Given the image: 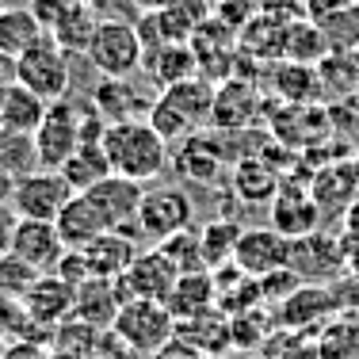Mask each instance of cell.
I'll return each mask as SVG.
<instances>
[{"label": "cell", "instance_id": "6da1fadb", "mask_svg": "<svg viewBox=\"0 0 359 359\" xmlns=\"http://www.w3.org/2000/svg\"><path fill=\"white\" fill-rule=\"evenodd\" d=\"M104 153L111 172L130 176L138 184H153L165 176L168 161H172V145L157 134L149 118H126V123H111L104 130Z\"/></svg>", "mask_w": 359, "mask_h": 359}, {"label": "cell", "instance_id": "7a4b0ae2", "mask_svg": "<svg viewBox=\"0 0 359 359\" xmlns=\"http://www.w3.org/2000/svg\"><path fill=\"white\" fill-rule=\"evenodd\" d=\"M145 118L157 126V134L168 145H180L191 134L207 130V123L215 118V88L199 76H187L172 88H161V96L153 100Z\"/></svg>", "mask_w": 359, "mask_h": 359}, {"label": "cell", "instance_id": "3957f363", "mask_svg": "<svg viewBox=\"0 0 359 359\" xmlns=\"http://www.w3.org/2000/svg\"><path fill=\"white\" fill-rule=\"evenodd\" d=\"M111 337L123 340L134 355H157L176 337V318L165 302L130 298V302L118 306L115 321H111Z\"/></svg>", "mask_w": 359, "mask_h": 359}, {"label": "cell", "instance_id": "277c9868", "mask_svg": "<svg viewBox=\"0 0 359 359\" xmlns=\"http://www.w3.org/2000/svg\"><path fill=\"white\" fill-rule=\"evenodd\" d=\"M84 57H88V65L100 76H134L145 62L138 23L134 20H100Z\"/></svg>", "mask_w": 359, "mask_h": 359}, {"label": "cell", "instance_id": "5b68a950", "mask_svg": "<svg viewBox=\"0 0 359 359\" xmlns=\"http://www.w3.org/2000/svg\"><path fill=\"white\" fill-rule=\"evenodd\" d=\"M195 222V203L180 184H153L145 187L142 207H138V233L149 241H165V237L191 229Z\"/></svg>", "mask_w": 359, "mask_h": 359}, {"label": "cell", "instance_id": "8992f818", "mask_svg": "<svg viewBox=\"0 0 359 359\" xmlns=\"http://www.w3.org/2000/svg\"><path fill=\"white\" fill-rule=\"evenodd\" d=\"M20 84H27L31 92H39L50 104L69 96V84H73L69 54L57 46L50 31L27 50V54H20Z\"/></svg>", "mask_w": 359, "mask_h": 359}, {"label": "cell", "instance_id": "52a82bcc", "mask_svg": "<svg viewBox=\"0 0 359 359\" xmlns=\"http://www.w3.org/2000/svg\"><path fill=\"white\" fill-rule=\"evenodd\" d=\"M73 184L62 176V168H35V172L20 176L12 187V207L20 218H39L54 222L62 207L73 199Z\"/></svg>", "mask_w": 359, "mask_h": 359}, {"label": "cell", "instance_id": "ba28073f", "mask_svg": "<svg viewBox=\"0 0 359 359\" xmlns=\"http://www.w3.org/2000/svg\"><path fill=\"white\" fill-rule=\"evenodd\" d=\"M233 268L245 271L249 279H264L271 271L290 268V237H283L276 226L241 229L233 249Z\"/></svg>", "mask_w": 359, "mask_h": 359}, {"label": "cell", "instance_id": "9c48e42d", "mask_svg": "<svg viewBox=\"0 0 359 359\" xmlns=\"http://www.w3.org/2000/svg\"><path fill=\"white\" fill-rule=\"evenodd\" d=\"M180 271L168 264V256L161 249H149V252H138L134 256V264L123 271V276L115 279L118 287V298L123 302H130V298H153V302H168V294H172Z\"/></svg>", "mask_w": 359, "mask_h": 359}, {"label": "cell", "instance_id": "30bf717a", "mask_svg": "<svg viewBox=\"0 0 359 359\" xmlns=\"http://www.w3.org/2000/svg\"><path fill=\"white\" fill-rule=\"evenodd\" d=\"M96 210L104 215L107 229H126V226H138V207H142V195H145V184L130 176H118V172H107L100 184H92L88 191Z\"/></svg>", "mask_w": 359, "mask_h": 359}, {"label": "cell", "instance_id": "8fae6325", "mask_svg": "<svg viewBox=\"0 0 359 359\" xmlns=\"http://www.w3.org/2000/svg\"><path fill=\"white\" fill-rule=\"evenodd\" d=\"M138 226H126V229H104L92 245H84V260H88L92 276L96 279H118L126 268L134 264L138 256Z\"/></svg>", "mask_w": 359, "mask_h": 359}, {"label": "cell", "instance_id": "7c38bea8", "mask_svg": "<svg viewBox=\"0 0 359 359\" xmlns=\"http://www.w3.org/2000/svg\"><path fill=\"white\" fill-rule=\"evenodd\" d=\"M12 252L23 256V260H27L31 268H39V271H54L69 249H65V241H62V233H57L54 222L20 218L15 237H12Z\"/></svg>", "mask_w": 359, "mask_h": 359}, {"label": "cell", "instance_id": "4fadbf2b", "mask_svg": "<svg viewBox=\"0 0 359 359\" xmlns=\"http://www.w3.org/2000/svg\"><path fill=\"white\" fill-rule=\"evenodd\" d=\"M92 107L111 126V123H126V118H145L153 100H142V92L130 84V76H100V84L92 88Z\"/></svg>", "mask_w": 359, "mask_h": 359}, {"label": "cell", "instance_id": "5bb4252c", "mask_svg": "<svg viewBox=\"0 0 359 359\" xmlns=\"http://www.w3.org/2000/svg\"><path fill=\"white\" fill-rule=\"evenodd\" d=\"M222 165H226V157H222L218 142L207 138L203 130L184 138L172 153V168L184 184H215L222 176Z\"/></svg>", "mask_w": 359, "mask_h": 359}, {"label": "cell", "instance_id": "9a60e30c", "mask_svg": "<svg viewBox=\"0 0 359 359\" xmlns=\"http://www.w3.org/2000/svg\"><path fill=\"white\" fill-rule=\"evenodd\" d=\"M73 302H76V290L65 283L62 276H54V271L39 276L35 283L27 287V294H23V306H27V313H31L39 325H57V321H65V318L73 313Z\"/></svg>", "mask_w": 359, "mask_h": 359}, {"label": "cell", "instance_id": "2e32d148", "mask_svg": "<svg viewBox=\"0 0 359 359\" xmlns=\"http://www.w3.org/2000/svg\"><path fill=\"white\" fill-rule=\"evenodd\" d=\"M54 226H57V233H62L65 249H84V245H92L100 233H104L107 222H104V215L96 210V203H92L88 195L76 191L62 207V215L54 218Z\"/></svg>", "mask_w": 359, "mask_h": 359}, {"label": "cell", "instance_id": "e0dca14e", "mask_svg": "<svg viewBox=\"0 0 359 359\" xmlns=\"http://www.w3.org/2000/svg\"><path fill=\"white\" fill-rule=\"evenodd\" d=\"M318 222H321V210L310 191H279L271 199V226L283 237H290V241L318 233Z\"/></svg>", "mask_w": 359, "mask_h": 359}, {"label": "cell", "instance_id": "ac0fdd59", "mask_svg": "<svg viewBox=\"0 0 359 359\" xmlns=\"http://www.w3.org/2000/svg\"><path fill=\"white\" fill-rule=\"evenodd\" d=\"M142 69L153 76L157 88H172V84L187 81V76H199V57H195L191 42H165V46L145 54Z\"/></svg>", "mask_w": 359, "mask_h": 359}, {"label": "cell", "instance_id": "d6986e66", "mask_svg": "<svg viewBox=\"0 0 359 359\" xmlns=\"http://www.w3.org/2000/svg\"><path fill=\"white\" fill-rule=\"evenodd\" d=\"M50 111V100H42L39 92H31L27 84H12L0 96V130L15 134H35Z\"/></svg>", "mask_w": 359, "mask_h": 359}, {"label": "cell", "instance_id": "ffe728a7", "mask_svg": "<svg viewBox=\"0 0 359 359\" xmlns=\"http://www.w3.org/2000/svg\"><path fill=\"white\" fill-rule=\"evenodd\" d=\"M218 298V283H215V271H187V276L176 279L172 294H168V310H172L176 321H187L195 313H207Z\"/></svg>", "mask_w": 359, "mask_h": 359}, {"label": "cell", "instance_id": "44dd1931", "mask_svg": "<svg viewBox=\"0 0 359 359\" xmlns=\"http://www.w3.org/2000/svg\"><path fill=\"white\" fill-rule=\"evenodd\" d=\"M96 27H100V12L88 4V0H76L69 12L54 23L50 35H54V42L65 50V54H84L92 35H96Z\"/></svg>", "mask_w": 359, "mask_h": 359}, {"label": "cell", "instance_id": "7402d4cb", "mask_svg": "<svg viewBox=\"0 0 359 359\" xmlns=\"http://www.w3.org/2000/svg\"><path fill=\"white\" fill-rule=\"evenodd\" d=\"M329 39L321 35L318 23L302 20H290L287 23V35H283V62H298V65H321L329 57Z\"/></svg>", "mask_w": 359, "mask_h": 359}, {"label": "cell", "instance_id": "603a6c76", "mask_svg": "<svg viewBox=\"0 0 359 359\" xmlns=\"http://www.w3.org/2000/svg\"><path fill=\"white\" fill-rule=\"evenodd\" d=\"M111 172L107 153H104V138H88L73 149V157L62 165V176L73 184V191H88L92 184H100Z\"/></svg>", "mask_w": 359, "mask_h": 359}, {"label": "cell", "instance_id": "cb8c5ba5", "mask_svg": "<svg viewBox=\"0 0 359 359\" xmlns=\"http://www.w3.org/2000/svg\"><path fill=\"white\" fill-rule=\"evenodd\" d=\"M42 35H46V27L35 20L31 8H4L0 12V50L4 54H12V57L27 54Z\"/></svg>", "mask_w": 359, "mask_h": 359}, {"label": "cell", "instance_id": "d4e9b609", "mask_svg": "<svg viewBox=\"0 0 359 359\" xmlns=\"http://www.w3.org/2000/svg\"><path fill=\"white\" fill-rule=\"evenodd\" d=\"M276 187H279V180L268 168V161H256V157L237 161V168H233V195H237V199H245V203H271L279 195Z\"/></svg>", "mask_w": 359, "mask_h": 359}, {"label": "cell", "instance_id": "484cf974", "mask_svg": "<svg viewBox=\"0 0 359 359\" xmlns=\"http://www.w3.org/2000/svg\"><path fill=\"white\" fill-rule=\"evenodd\" d=\"M42 168L39 161V145H35V134H15V130H0V172L20 180L27 172Z\"/></svg>", "mask_w": 359, "mask_h": 359}, {"label": "cell", "instance_id": "4316f807", "mask_svg": "<svg viewBox=\"0 0 359 359\" xmlns=\"http://www.w3.org/2000/svg\"><path fill=\"white\" fill-rule=\"evenodd\" d=\"M237 237H241V229H237V222H229V218H215V222H207V226L199 229V245H203V264H207L210 271L226 268V260L233 264V249H237Z\"/></svg>", "mask_w": 359, "mask_h": 359}, {"label": "cell", "instance_id": "83f0119b", "mask_svg": "<svg viewBox=\"0 0 359 359\" xmlns=\"http://www.w3.org/2000/svg\"><path fill=\"white\" fill-rule=\"evenodd\" d=\"M157 249L168 256V264H172L180 276H187V271H210L207 264H203V245H199V233H195V229H180V233L157 241Z\"/></svg>", "mask_w": 359, "mask_h": 359}, {"label": "cell", "instance_id": "f1b7e54d", "mask_svg": "<svg viewBox=\"0 0 359 359\" xmlns=\"http://www.w3.org/2000/svg\"><path fill=\"white\" fill-rule=\"evenodd\" d=\"M276 88L283 92V100H313L321 92V81H318V69L313 65H298V62H283L276 73Z\"/></svg>", "mask_w": 359, "mask_h": 359}, {"label": "cell", "instance_id": "f546056e", "mask_svg": "<svg viewBox=\"0 0 359 359\" xmlns=\"http://www.w3.org/2000/svg\"><path fill=\"white\" fill-rule=\"evenodd\" d=\"M321 35L329 39V50H340V54H352L359 50V4H348L344 12H337L332 20L318 23Z\"/></svg>", "mask_w": 359, "mask_h": 359}, {"label": "cell", "instance_id": "4dcf8cb0", "mask_svg": "<svg viewBox=\"0 0 359 359\" xmlns=\"http://www.w3.org/2000/svg\"><path fill=\"white\" fill-rule=\"evenodd\" d=\"M39 276H46V271L31 268L23 256H15V252H4V256H0V283H8L15 294H27V287L35 283Z\"/></svg>", "mask_w": 359, "mask_h": 359}, {"label": "cell", "instance_id": "1f68e13d", "mask_svg": "<svg viewBox=\"0 0 359 359\" xmlns=\"http://www.w3.org/2000/svg\"><path fill=\"white\" fill-rule=\"evenodd\" d=\"M256 15H260V0H218L215 4V20L226 23V27L237 31V35L249 27Z\"/></svg>", "mask_w": 359, "mask_h": 359}, {"label": "cell", "instance_id": "d6a6232c", "mask_svg": "<svg viewBox=\"0 0 359 359\" xmlns=\"http://www.w3.org/2000/svg\"><path fill=\"white\" fill-rule=\"evenodd\" d=\"M73 4H76V0H27V8L35 12V20H39L46 31H54V23L62 20V15L69 12Z\"/></svg>", "mask_w": 359, "mask_h": 359}, {"label": "cell", "instance_id": "836d02e7", "mask_svg": "<svg viewBox=\"0 0 359 359\" xmlns=\"http://www.w3.org/2000/svg\"><path fill=\"white\" fill-rule=\"evenodd\" d=\"M348 4H352V0H302V15L310 23H325V20H332L337 12H344Z\"/></svg>", "mask_w": 359, "mask_h": 359}, {"label": "cell", "instance_id": "e575fe53", "mask_svg": "<svg viewBox=\"0 0 359 359\" xmlns=\"http://www.w3.org/2000/svg\"><path fill=\"white\" fill-rule=\"evenodd\" d=\"M15 226H20V215H15V207H12V203H0V256L12 252Z\"/></svg>", "mask_w": 359, "mask_h": 359}, {"label": "cell", "instance_id": "d590c367", "mask_svg": "<svg viewBox=\"0 0 359 359\" xmlns=\"http://www.w3.org/2000/svg\"><path fill=\"white\" fill-rule=\"evenodd\" d=\"M0 359H46V344H39V340H8Z\"/></svg>", "mask_w": 359, "mask_h": 359}, {"label": "cell", "instance_id": "8d00e7d4", "mask_svg": "<svg viewBox=\"0 0 359 359\" xmlns=\"http://www.w3.org/2000/svg\"><path fill=\"white\" fill-rule=\"evenodd\" d=\"M12 84H20V57H12V54L0 50V96H4Z\"/></svg>", "mask_w": 359, "mask_h": 359}, {"label": "cell", "instance_id": "74e56055", "mask_svg": "<svg viewBox=\"0 0 359 359\" xmlns=\"http://www.w3.org/2000/svg\"><path fill=\"white\" fill-rule=\"evenodd\" d=\"M149 359H203V355L195 352L191 344H184V340H180V337H172V340H168V344L161 348L157 355H149Z\"/></svg>", "mask_w": 359, "mask_h": 359}, {"label": "cell", "instance_id": "f35d334b", "mask_svg": "<svg viewBox=\"0 0 359 359\" xmlns=\"http://www.w3.org/2000/svg\"><path fill=\"white\" fill-rule=\"evenodd\" d=\"M344 245L359 249V199L344 210Z\"/></svg>", "mask_w": 359, "mask_h": 359}, {"label": "cell", "instance_id": "ab89813d", "mask_svg": "<svg viewBox=\"0 0 359 359\" xmlns=\"http://www.w3.org/2000/svg\"><path fill=\"white\" fill-rule=\"evenodd\" d=\"M168 4H172V0H134V8H138V15H145V12H165Z\"/></svg>", "mask_w": 359, "mask_h": 359}, {"label": "cell", "instance_id": "60d3db41", "mask_svg": "<svg viewBox=\"0 0 359 359\" xmlns=\"http://www.w3.org/2000/svg\"><path fill=\"white\" fill-rule=\"evenodd\" d=\"M12 187H15V180L0 172V203H12Z\"/></svg>", "mask_w": 359, "mask_h": 359}, {"label": "cell", "instance_id": "b9f144b4", "mask_svg": "<svg viewBox=\"0 0 359 359\" xmlns=\"http://www.w3.org/2000/svg\"><path fill=\"white\" fill-rule=\"evenodd\" d=\"M344 165H348V172H352V184H355V191H359V157L344 161Z\"/></svg>", "mask_w": 359, "mask_h": 359}, {"label": "cell", "instance_id": "7bdbcfd3", "mask_svg": "<svg viewBox=\"0 0 359 359\" xmlns=\"http://www.w3.org/2000/svg\"><path fill=\"white\" fill-rule=\"evenodd\" d=\"M46 359H81V355H69V352H57L54 348V352H46Z\"/></svg>", "mask_w": 359, "mask_h": 359}, {"label": "cell", "instance_id": "ee69618b", "mask_svg": "<svg viewBox=\"0 0 359 359\" xmlns=\"http://www.w3.org/2000/svg\"><path fill=\"white\" fill-rule=\"evenodd\" d=\"M4 348H8V337H4V332H0V355H4Z\"/></svg>", "mask_w": 359, "mask_h": 359}, {"label": "cell", "instance_id": "f6af8a7d", "mask_svg": "<svg viewBox=\"0 0 359 359\" xmlns=\"http://www.w3.org/2000/svg\"><path fill=\"white\" fill-rule=\"evenodd\" d=\"M4 8H8V4H4V0H0V12H4Z\"/></svg>", "mask_w": 359, "mask_h": 359}, {"label": "cell", "instance_id": "bcb514c9", "mask_svg": "<svg viewBox=\"0 0 359 359\" xmlns=\"http://www.w3.org/2000/svg\"><path fill=\"white\" fill-rule=\"evenodd\" d=\"M207 4H218V0H207Z\"/></svg>", "mask_w": 359, "mask_h": 359}, {"label": "cell", "instance_id": "7dc6e473", "mask_svg": "<svg viewBox=\"0 0 359 359\" xmlns=\"http://www.w3.org/2000/svg\"><path fill=\"white\" fill-rule=\"evenodd\" d=\"M352 4H359V0H352Z\"/></svg>", "mask_w": 359, "mask_h": 359}]
</instances>
